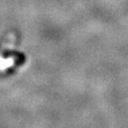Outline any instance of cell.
I'll use <instances>...</instances> for the list:
<instances>
[{"label":"cell","mask_w":128,"mask_h":128,"mask_svg":"<svg viewBox=\"0 0 128 128\" xmlns=\"http://www.w3.org/2000/svg\"><path fill=\"white\" fill-rule=\"evenodd\" d=\"M14 64V58H3L0 56V70L4 71L5 69H8L13 66Z\"/></svg>","instance_id":"6da1fadb"}]
</instances>
